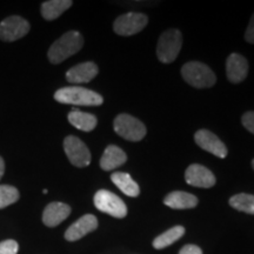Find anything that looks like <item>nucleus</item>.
I'll use <instances>...</instances> for the list:
<instances>
[{"label":"nucleus","mask_w":254,"mask_h":254,"mask_svg":"<svg viewBox=\"0 0 254 254\" xmlns=\"http://www.w3.org/2000/svg\"><path fill=\"white\" fill-rule=\"evenodd\" d=\"M127 155L122 148L116 145H111L104 152L100 159V167L104 171H112L125 164Z\"/></svg>","instance_id":"dca6fc26"},{"label":"nucleus","mask_w":254,"mask_h":254,"mask_svg":"<svg viewBox=\"0 0 254 254\" xmlns=\"http://www.w3.org/2000/svg\"><path fill=\"white\" fill-rule=\"evenodd\" d=\"M94 206L103 213L110 214L114 218H125L127 207L125 202L118 195L106 190H100L94 195Z\"/></svg>","instance_id":"423d86ee"},{"label":"nucleus","mask_w":254,"mask_h":254,"mask_svg":"<svg viewBox=\"0 0 254 254\" xmlns=\"http://www.w3.org/2000/svg\"><path fill=\"white\" fill-rule=\"evenodd\" d=\"M71 0H50L41 4V15L46 20H55L71 7Z\"/></svg>","instance_id":"aec40b11"},{"label":"nucleus","mask_w":254,"mask_h":254,"mask_svg":"<svg viewBox=\"0 0 254 254\" xmlns=\"http://www.w3.org/2000/svg\"><path fill=\"white\" fill-rule=\"evenodd\" d=\"M185 180L190 186L201 187V189H209L215 185L214 174L199 164H193L187 168L185 172Z\"/></svg>","instance_id":"9b49d317"},{"label":"nucleus","mask_w":254,"mask_h":254,"mask_svg":"<svg viewBox=\"0 0 254 254\" xmlns=\"http://www.w3.org/2000/svg\"><path fill=\"white\" fill-rule=\"evenodd\" d=\"M182 74L187 84L196 88L212 87L217 81L215 74L205 64L190 62L182 68Z\"/></svg>","instance_id":"7ed1b4c3"},{"label":"nucleus","mask_w":254,"mask_h":254,"mask_svg":"<svg viewBox=\"0 0 254 254\" xmlns=\"http://www.w3.org/2000/svg\"><path fill=\"white\" fill-rule=\"evenodd\" d=\"M5 172V163H4V159L0 157V179H1L2 176H4Z\"/></svg>","instance_id":"cd10ccee"},{"label":"nucleus","mask_w":254,"mask_h":254,"mask_svg":"<svg viewBox=\"0 0 254 254\" xmlns=\"http://www.w3.org/2000/svg\"><path fill=\"white\" fill-rule=\"evenodd\" d=\"M84 46V38L77 31H69L63 34L50 47L47 57L52 64H60L81 50Z\"/></svg>","instance_id":"f257e3e1"},{"label":"nucleus","mask_w":254,"mask_h":254,"mask_svg":"<svg viewBox=\"0 0 254 254\" xmlns=\"http://www.w3.org/2000/svg\"><path fill=\"white\" fill-rule=\"evenodd\" d=\"M252 167H253V170H254V159H253V161H252Z\"/></svg>","instance_id":"c85d7f7f"},{"label":"nucleus","mask_w":254,"mask_h":254,"mask_svg":"<svg viewBox=\"0 0 254 254\" xmlns=\"http://www.w3.org/2000/svg\"><path fill=\"white\" fill-rule=\"evenodd\" d=\"M71 213V207L64 202H51L43 213V222L47 227H56Z\"/></svg>","instance_id":"2eb2a0df"},{"label":"nucleus","mask_w":254,"mask_h":254,"mask_svg":"<svg viewBox=\"0 0 254 254\" xmlns=\"http://www.w3.org/2000/svg\"><path fill=\"white\" fill-rule=\"evenodd\" d=\"M185 234V228L183 226H174L153 240V247L155 250H163L165 247L172 245Z\"/></svg>","instance_id":"412c9836"},{"label":"nucleus","mask_w":254,"mask_h":254,"mask_svg":"<svg viewBox=\"0 0 254 254\" xmlns=\"http://www.w3.org/2000/svg\"><path fill=\"white\" fill-rule=\"evenodd\" d=\"M230 205L240 212L254 214V195L247 193H239L230 199Z\"/></svg>","instance_id":"4be33fe9"},{"label":"nucleus","mask_w":254,"mask_h":254,"mask_svg":"<svg viewBox=\"0 0 254 254\" xmlns=\"http://www.w3.org/2000/svg\"><path fill=\"white\" fill-rule=\"evenodd\" d=\"M164 204L174 209L193 208L198 205V198L190 193L176 190V192H171L170 194L165 196Z\"/></svg>","instance_id":"f3484780"},{"label":"nucleus","mask_w":254,"mask_h":254,"mask_svg":"<svg viewBox=\"0 0 254 254\" xmlns=\"http://www.w3.org/2000/svg\"><path fill=\"white\" fill-rule=\"evenodd\" d=\"M111 180L124 194L132 196V198H135L140 194V189H139L138 184L132 179L128 173L116 172L111 176Z\"/></svg>","instance_id":"6ab92c4d"},{"label":"nucleus","mask_w":254,"mask_h":254,"mask_svg":"<svg viewBox=\"0 0 254 254\" xmlns=\"http://www.w3.org/2000/svg\"><path fill=\"white\" fill-rule=\"evenodd\" d=\"M148 23V18L139 12H128L120 15L113 24V30L117 34L124 37L133 36L144 30Z\"/></svg>","instance_id":"0eeeda50"},{"label":"nucleus","mask_w":254,"mask_h":254,"mask_svg":"<svg viewBox=\"0 0 254 254\" xmlns=\"http://www.w3.org/2000/svg\"><path fill=\"white\" fill-rule=\"evenodd\" d=\"M67 118L68 122L71 123V125L84 132L93 131L98 124V120L93 114L81 112V111L79 110L71 111V112L68 113Z\"/></svg>","instance_id":"a211bd4d"},{"label":"nucleus","mask_w":254,"mask_h":254,"mask_svg":"<svg viewBox=\"0 0 254 254\" xmlns=\"http://www.w3.org/2000/svg\"><path fill=\"white\" fill-rule=\"evenodd\" d=\"M249 73V63L239 53H232L226 60V74L228 80L233 84L245 80Z\"/></svg>","instance_id":"ddd939ff"},{"label":"nucleus","mask_w":254,"mask_h":254,"mask_svg":"<svg viewBox=\"0 0 254 254\" xmlns=\"http://www.w3.org/2000/svg\"><path fill=\"white\" fill-rule=\"evenodd\" d=\"M183 46L182 32L176 28L165 31L159 38L157 46V56L164 64H170L177 59Z\"/></svg>","instance_id":"20e7f679"},{"label":"nucleus","mask_w":254,"mask_h":254,"mask_svg":"<svg viewBox=\"0 0 254 254\" xmlns=\"http://www.w3.org/2000/svg\"><path fill=\"white\" fill-rule=\"evenodd\" d=\"M19 198H20V194L14 186L0 185V208H5L14 204Z\"/></svg>","instance_id":"5701e85b"},{"label":"nucleus","mask_w":254,"mask_h":254,"mask_svg":"<svg viewBox=\"0 0 254 254\" xmlns=\"http://www.w3.org/2000/svg\"><path fill=\"white\" fill-rule=\"evenodd\" d=\"M194 140L200 148L209 152L215 157L224 159L227 155V147L224 142L208 129H199L195 133Z\"/></svg>","instance_id":"9d476101"},{"label":"nucleus","mask_w":254,"mask_h":254,"mask_svg":"<svg viewBox=\"0 0 254 254\" xmlns=\"http://www.w3.org/2000/svg\"><path fill=\"white\" fill-rule=\"evenodd\" d=\"M114 131L128 141H139L146 135V127L129 114H119L114 120Z\"/></svg>","instance_id":"39448f33"},{"label":"nucleus","mask_w":254,"mask_h":254,"mask_svg":"<svg viewBox=\"0 0 254 254\" xmlns=\"http://www.w3.org/2000/svg\"><path fill=\"white\" fill-rule=\"evenodd\" d=\"M241 122H243V125L247 131L254 134V112H247L244 114Z\"/></svg>","instance_id":"393cba45"},{"label":"nucleus","mask_w":254,"mask_h":254,"mask_svg":"<svg viewBox=\"0 0 254 254\" xmlns=\"http://www.w3.org/2000/svg\"><path fill=\"white\" fill-rule=\"evenodd\" d=\"M30 31V24L26 19L12 15L0 23V39L2 41H14L26 36Z\"/></svg>","instance_id":"1a4fd4ad"},{"label":"nucleus","mask_w":254,"mask_h":254,"mask_svg":"<svg viewBox=\"0 0 254 254\" xmlns=\"http://www.w3.org/2000/svg\"><path fill=\"white\" fill-rule=\"evenodd\" d=\"M19 245L15 240H5L0 243V254H17Z\"/></svg>","instance_id":"b1692460"},{"label":"nucleus","mask_w":254,"mask_h":254,"mask_svg":"<svg viewBox=\"0 0 254 254\" xmlns=\"http://www.w3.org/2000/svg\"><path fill=\"white\" fill-rule=\"evenodd\" d=\"M98 227V219L93 214H86L73 222L65 232V239L67 241H77L91 233Z\"/></svg>","instance_id":"f8f14e48"},{"label":"nucleus","mask_w":254,"mask_h":254,"mask_svg":"<svg viewBox=\"0 0 254 254\" xmlns=\"http://www.w3.org/2000/svg\"><path fill=\"white\" fill-rule=\"evenodd\" d=\"M98 72H99V69L94 63H82L69 68L66 73V79L72 84H84V82L93 80L97 77Z\"/></svg>","instance_id":"4468645a"},{"label":"nucleus","mask_w":254,"mask_h":254,"mask_svg":"<svg viewBox=\"0 0 254 254\" xmlns=\"http://www.w3.org/2000/svg\"><path fill=\"white\" fill-rule=\"evenodd\" d=\"M245 39L249 41L250 44H254V14L252 15V18H251L249 26H247Z\"/></svg>","instance_id":"a878e982"},{"label":"nucleus","mask_w":254,"mask_h":254,"mask_svg":"<svg viewBox=\"0 0 254 254\" xmlns=\"http://www.w3.org/2000/svg\"><path fill=\"white\" fill-rule=\"evenodd\" d=\"M55 99L58 103L77 106H99L104 103L103 97L99 93L79 86L60 88L55 93Z\"/></svg>","instance_id":"f03ea898"},{"label":"nucleus","mask_w":254,"mask_h":254,"mask_svg":"<svg viewBox=\"0 0 254 254\" xmlns=\"http://www.w3.org/2000/svg\"><path fill=\"white\" fill-rule=\"evenodd\" d=\"M179 254H202V251L196 245H185L180 250Z\"/></svg>","instance_id":"bb28decb"},{"label":"nucleus","mask_w":254,"mask_h":254,"mask_svg":"<svg viewBox=\"0 0 254 254\" xmlns=\"http://www.w3.org/2000/svg\"><path fill=\"white\" fill-rule=\"evenodd\" d=\"M64 150L68 160L75 167H86L91 163V152L80 139L74 135L66 136Z\"/></svg>","instance_id":"6e6552de"}]
</instances>
